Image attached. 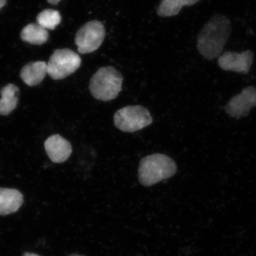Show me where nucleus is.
<instances>
[{
	"instance_id": "1",
	"label": "nucleus",
	"mask_w": 256,
	"mask_h": 256,
	"mask_svg": "<svg viewBox=\"0 0 256 256\" xmlns=\"http://www.w3.org/2000/svg\"><path fill=\"white\" fill-rule=\"evenodd\" d=\"M232 32L230 20L222 14L210 18L202 28L197 38V48L208 60L220 57Z\"/></svg>"
},
{
	"instance_id": "2",
	"label": "nucleus",
	"mask_w": 256,
	"mask_h": 256,
	"mask_svg": "<svg viewBox=\"0 0 256 256\" xmlns=\"http://www.w3.org/2000/svg\"><path fill=\"white\" fill-rule=\"evenodd\" d=\"M178 166L174 160L163 154H151L142 158L138 169L140 182L144 186H151L174 176Z\"/></svg>"
},
{
	"instance_id": "3",
	"label": "nucleus",
	"mask_w": 256,
	"mask_h": 256,
	"mask_svg": "<svg viewBox=\"0 0 256 256\" xmlns=\"http://www.w3.org/2000/svg\"><path fill=\"white\" fill-rule=\"evenodd\" d=\"M124 77L112 66L102 67L92 76L89 84L90 94L96 100H114L122 90Z\"/></svg>"
},
{
	"instance_id": "4",
	"label": "nucleus",
	"mask_w": 256,
	"mask_h": 256,
	"mask_svg": "<svg viewBox=\"0 0 256 256\" xmlns=\"http://www.w3.org/2000/svg\"><path fill=\"white\" fill-rule=\"evenodd\" d=\"M149 111L142 106H129L120 109L114 116V124L122 132H134L152 124Z\"/></svg>"
},
{
	"instance_id": "5",
	"label": "nucleus",
	"mask_w": 256,
	"mask_h": 256,
	"mask_svg": "<svg viewBox=\"0 0 256 256\" xmlns=\"http://www.w3.org/2000/svg\"><path fill=\"white\" fill-rule=\"evenodd\" d=\"M82 64L78 54L68 48L57 50L47 63V74L54 80L66 78L76 72Z\"/></svg>"
},
{
	"instance_id": "6",
	"label": "nucleus",
	"mask_w": 256,
	"mask_h": 256,
	"mask_svg": "<svg viewBox=\"0 0 256 256\" xmlns=\"http://www.w3.org/2000/svg\"><path fill=\"white\" fill-rule=\"evenodd\" d=\"M105 36V28L100 22H88L80 28L76 35L75 43L78 52L82 54L96 52L102 44Z\"/></svg>"
},
{
	"instance_id": "7",
	"label": "nucleus",
	"mask_w": 256,
	"mask_h": 256,
	"mask_svg": "<svg viewBox=\"0 0 256 256\" xmlns=\"http://www.w3.org/2000/svg\"><path fill=\"white\" fill-rule=\"evenodd\" d=\"M254 107H256V88L248 86L228 101L225 111L230 117L240 119L247 116Z\"/></svg>"
},
{
	"instance_id": "8",
	"label": "nucleus",
	"mask_w": 256,
	"mask_h": 256,
	"mask_svg": "<svg viewBox=\"0 0 256 256\" xmlns=\"http://www.w3.org/2000/svg\"><path fill=\"white\" fill-rule=\"evenodd\" d=\"M254 55L248 50L242 54L227 52L218 57V64L220 68L227 72L248 74L252 68Z\"/></svg>"
},
{
	"instance_id": "9",
	"label": "nucleus",
	"mask_w": 256,
	"mask_h": 256,
	"mask_svg": "<svg viewBox=\"0 0 256 256\" xmlns=\"http://www.w3.org/2000/svg\"><path fill=\"white\" fill-rule=\"evenodd\" d=\"M44 146L48 158L54 163L64 162L72 153L70 143L60 134L50 136L45 142Z\"/></svg>"
},
{
	"instance_id": "10",
	"label": "nucleus",
	"mask_w": 256,
	"mask_h": 256,
	"mask_svg": "<svg viewBox=\"0 0 256 256\" xmlns=\"http://www.w3.org/2000/svg\"><path fill=\"white\" fill-rule=\"evenodd\" d=\"M24 202L22 194L14 188H0V216L14 214Z\"/></svg>"
},
{
	"instance_id": "11",
	"label": "nucleus",
	"mask_w": 256,
	"mask_h": 256,
	"mask_svg": "<svg viewBox=\"0 0 256 256\" xmlns=\"http://www.w3.org/2000/svg\"><path fill=\"white\" fill-rule=\"evenodd\" d=\"M46 74H48L47 63L44 62H36L24 66L22 69L20 76L26 85L34 86L44 80Z\"/></svg>"
},
{
	"instance_id": "12",
	"label": "nucleus",
	"mask_w": 256,
	"mask_h": 256,
	"mask_svg": "<svg viewBox=\"0 0 256 256\" xmlns=\"http://www.w3.org/2000/svg\"><path fill=\"white\" fill-rule=\"evenodd\" d=\"M0 94V114L8 116L18 106V88L14 84H8L2 88Z\"/></svg>"
},
{
	"instance_id": "13",
	"label": "nucleus",
	"mask_w": 256,
	"mask_h": 256,
	"mask_svg": "<svg viewBox=\"0 0 256 256\" xmlns=\"http://www.w3.org/2000/svg\"><path fill=\"white\" fill-rule=\"evenodd\" d=\"M48 32L38 24H30L25 26L21 32V38L24 42L32 44L42 45L46 43Z\"/></svg>"
},
{
	"instance_id": "14",
	"label": "nucleus",
	"mask_w": 256,
	"mask_h": 256,
	"mask_svg": "<svg viewBox=\"0 0 256 256\" xmlns=\"http://www.w3.org/2000/svg\"><path fill=\"white\" fill-rule=\"evenodd\" d=\"M200 0H162L158 6V14L162 18L175 16L178 14L184 6L196 4Z\"/></svg>"
},
{
	"instance_id": "15",
	"label": "nucleus",
	"mask_w": 256,
	"mask_h": 256,
	"mask_svg": "<svg viewBox=\"0 0 256 256\" xmlns=\"http://www.w3.org/2000/svg\"><path fill=\"white\" fill-rule=\"evenodd\" d=\"M37 24L46 30H54L62 21V16L56 10H44L36 18Z\"/></svg>"
},
{
	"instance_id": "16",
	"label": "nucleus",
	"mask_w": 256,
	"mask_h": 256,
	"mask_svg": "<svg viewBox=\"0 0 256 256\" xmlns=\"http://www.w3.org/2000/svg\"><path fill=\"white\" fill-rule=\"evenodd\" d=\"M48 3L52 4H57L60 1V0H47Z\"/></svg>"
},
{
	"instance_id": "17",
	"label": "nucleus",
	"mask_w": 256,
	"mask_h": 256,
	"mask_svg": "<svg viewBox=\"0 0 256 256\" xmlns=\"http://www.w3.org/2000/svg\"><path fill=\"white\" fill-rule=\"evenodd\" d=\"M22 256H40L36 254H32V252H26L23 254Z\"/></svg>"
},
{
	"instance_id": "18",
	"label": "nucleus",
	"mask_w": 256,
	"mask_h": 256,
	"mask_svg": "<svg viewBox=\"0 0 256 256\" xmlns=\"http://www.w3.org/2000/svg\"><path fill=\"white\" fill-rule=\"evenodd\" d=\"M6 0H0V9L3 8L6 4Z\"/></svg>"
},
{
	"instance_id": "19",
	"label": "nucleus",
	"mask_w": 256,
	"mask_h": 256,
	"mask_svg": "<svg viewBox=\"0 0 256 256\" xmlns=\"http://www.w3.org/2000/svg\"><path fill=\"white\" fill-rule=\"evenodd\" d=\"M69 256H84L78 255V254H72V255H70Z\"/></svg>"
}]
</instances>
